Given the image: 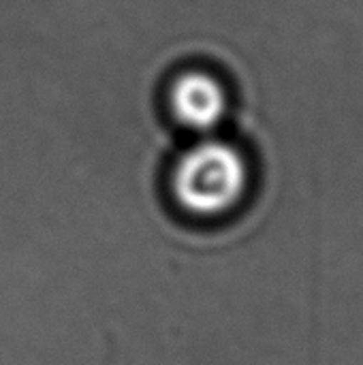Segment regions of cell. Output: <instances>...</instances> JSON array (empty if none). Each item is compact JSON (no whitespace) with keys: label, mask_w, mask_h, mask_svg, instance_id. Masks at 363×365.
Masks as SVG:
<instances>
[{"label":"cell","mask_w":363,"mask_h":365,"mask_svg":"<svg viewBox=\"0 0 363 365\" xmlns=\"http://www.w3.org/2000/svg\"><path fill=\"white\" fill-rule=\"evenodd\" d=\"M250 182L246 156L229 141L205 135L182 152L171 171L175 203L195 218H220L235 210Z\"/></svg>","instance_id":"1"},{"label":"cell","mask_w":363,"mask_h":365,"mask_svg":"<svg viewBox=\"0 0 363 365\" xmlns=\"http://www.w3.org/2000/svg\"><path fill=\"white\" fill-rule=\"evenodd\" d=\"M167 105L180 126L205 137L223 124L229 111V92L214 73L188 68L169 83Z\"/></svg>","instance_id":"2"}]
</instances>
